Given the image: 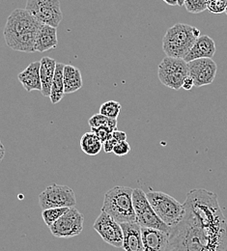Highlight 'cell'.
I'll return each mask as SVG.
<instances>
[{"mask_svg":"<svg viewBox=\"0 0 227 251\" xmlns=\"http://www.w3.org/2000/svg\"><path fill=\"white\" fill-rule=\"evenodd\" d=\"M75 191L67 186L51 185L39 194V205L42 210L51 208H75L76 205Z\"/></svg>","mask_w":227,"mask_h":251,"instance_id":"9c48e42d","label":"cell"},{"mask_svg":"<svg viewBox=\"0 0 227 251\" xmlns=\"http://www.w3.org/2000/svg\"><path fill=\"white\" fill-rule=\"evenodd\" d=\"M146 196L155 213L168 227L173 228L182 221L185 207L174 197L162 191L153 190H149Z\"/></svg>","mask_w":227,"mask_h":251,"instance_id":"5b68a950","label":"cell"},{"mask_svg":"<svg viewBox=\"0 0 227 251\" xmlns=\"http://www.w3.org/2000/svg\"><path fill=\"white\" fill-rule=\"evenodd\" d=\"M209 0H185L184 6L189 13L199 14L207 10Z\"/></svg>","mask_w":227,"mask_h":251,"instance_id":"d4e9b609","label":"cell"},{"mask_svg":"<svg viewBox=\"0 0 227 251\" xmlns=\"http://www.w3.org/2000/svg\"><path fill=\"white\" fill-rule=\"evenodd\" d=\"M184 207V218L171 228L165 251H227V220L217 194L192 190Z\"/></svg>","mask_w":227,"mask_h":251,"instance_id":"6da1fadb","label":"cell"},{"mask_svg":"<svg viewBox=\"0 0 227 251\" xmlns=\"http://www.w3.org/2000/svg\"><path fill=\"white\" fill-rule=\"evenodd\" d=\"M158 76L164 86L178 91L188 76L187 62L184 59L166 56L158 66Z\"/></svg>","mask_w":227,"mask_h":251,"instance_id":"ba28073f","label":"cell"},{"mask_svg":"<svg viewBox=\"0 0 227 251\" xmlns=\"http://www.w3.org/2000/svg\"><path fill=\"white\" fill-rule=\"evenodd\" d=\"M188 75H190L195 83V87H202L214 82L218 66L211 58H201L187 63Z\"/></svg>","mask_w":227,"mask_h":251,"instance_id":"7c38bea8","label":"cell"},{"mask_svg":"<svg viewBox=\"0 0 227 251\" xmlns=\"http://www.w3.org/2000/svg\"><path fill=\"white\" fill-rule=\"evenodd\" d=\"M216 44L215 41L208 35L199 36L191 50L184 57L186 62H191L201 58H213L216 53Z\"/></svg>","mask_w":227,"mask_h":251,"instance_id":"5bb4252c","label":"cell"},{"mask_svg":"<svg viewBox=\"0 0 227 251\" xmlns=\"http://www.w3.org/2000/svg\"><path fill=\"white\" fill-rule=\"evenodd\" d=\"M225 13H226V14H227V9H226V12H225Z\"/></svg>","mask_w":227,"mask_h":251,"instance_id":"e575fe53","label":"cell"},{"mask_svg":"<svg viewBox=\"0 0 227 251\" xmlns=\"http://www.w3.org/2000/svg\"><path fill=\"white\" fill-rule=\"evenodd\" d=\"M227 0H209L207 10L212 14H222L226 12Z\"/></svg>","mask_w":227,"mask_h":251,"instance_id":"484cf974","label":"cell"},{"mask_svg":"<svg viewBox=\"0 0 227 251\" xmlns=\"http://www.w3.org/2000/svg\"><path fill=\"white\" fill-rule=\"evenodd\" d=\"M93 229L101 236V238L109 246L117 249L123 248V230L116 220L109 215L101 211L100 216L93 224Z\"/></svg>","mask_w":227,"mask_h":251,"instance_id":"8fae6325","label":"cell"},{"mask_svg":"<svg viewBox=\"0 0 227 251\" xmlns=\"http://www.w3.org/2000/svg\"><path fill=\"white\" fill-rule=\"evenodd\" d=\"M83 228V215L77 209L70 208L59 220L50 227V230L55 238L70 239L78 236Z\"/></svg>","mask_w":227,"mask_h":251,"instance_id":"30bf717a","label":"cell"},{"mask_svg":"<svg viewBox=\"0 0 227 251\" xmlns=\"http://www.w3.org/2000/svg\"><path fill=\"white\" fill-rule=\"evenodd\" d=\"M130 152V144L126 141H121V142H118L114 149H113V152L116 156L118 157H123V156H126L128 155Z\"/></svg>","mask_w":227,"mask_h":251,"instance_id":"83f0119b","label":"cell"},{"mask_svg":"<svg viewBox=\"0 0 227 251\" xmlns=\"http://www.w3.org/2000/svg\"><path fill=\"white\" fill-rule=\"evenodd\" d=\"M64 67H65V64L63 63L57 62L56 64V69H55L54 77L52 81L50 96V99L52 104L58 103L64 98V95H65L64 79H63Z\"/></svg>","mask_w":227,"mask_h":251,"instance_id":"ffe728a7","label":"cell"},{"mask_svg":"<svg viewBox=\"0 0 227 251\" xmlns=\"http://www.w3.org/2000/svg\"><path fill=\"white\" fill-rule=\"evenodd\" d=\"M57 44V28L42 24L36 37L35 51H49L50 50L56 49Z\"/></svg>","mask_w":227,"mask_h":251,"instance_id":"2e32d148","label":"cell"},{"mask_svg":"<svg viewBox=\"0 0 227 251\" xmlns=\"http://www.w3.org/2000/svg\"><path fill=\"white\" fill-rule=\"evenodd\" d=\"M121 111V104L116 100H108L103 102L100 107V112L101 115L111 118L117 119Z\"/></svg>","mask_w":227,"mask_h":251,"instance_id":"7402d4cb","label":"cell"},{"mask_svg":"<svg viewBox=\"0 0 227 251\" xmlns=\"http://www.w3.org/2000/svg\"><path fill=\"white\" fill-rule=\"evenodd\" d=\"M143 251H165L170 237V232L158 229L141 227Z\"/></svg>","mask_w":227,"mask_h":251,"instance_id":"4fadbf2b","label":"cell"},{"mask_svg":"<svg viewBox=\"0 0 227 251\" xmlns=\"http://www.w3.org/2000/svg\"><path fill=\"white\" fill-rule=\"evenodd\" d=\"M133 188L117 186L105 192L101 212L106 213L118 223L135 221L132 203Z\"/></svg>","mask_w":227,"mask_h":251,"instance_id":"277c9868","label":"cell"},{"mask_svg":"<svg viewBox=\"0 0 227 251\" xmlns=\"http://www.w3.org/2000/svg\"><path fill=\"white\" fill-rule=\"evenodd\" d=\"M25 10L41 24L57 28L63 20L59 0H27Z\"/></svg>","mask_w":227,"mask_h":251,"instance_id":"52a82bcc","label":"cell"},{"mask_svg":"<svg viewBox=\"0 0 227 251\" xmlns=\"http://www.w3.org/2000/svg\"><path fill=\"white\" fill-rule=\"evenodd\" d=\"M112 137L115 138L118 142L126 141V140H127V134H126V132L121 131V130H117V129L112 132Z\"/></svg>","mask_w":227,"mask_h":251,"instance_id":"4dcf8cb0","label":"cell"},{"mask_svg":"<svg viewBox=\"0 0 227 251\" xmlns=\"http://www.w3.org/2000/svg\"><path fill=\"white\" fill-rule=\"evenodd\" d=\"M41 25L27 10H14L3 31L6 45L17 51L35 52L36 37Z\"/></svg>","mask_w":227,"mask_h":251,"instance_id":"7a4b0ae2","label":"cell"},{"mask_svg":"<svg viewBox=\"0 0 227 251\" xmlns=\"http://www.w3.org/2000/svg\"><path fill=\"white\" fill-rule=\"evenodd\" d=\"M120 225L124 235L122 249L125 251H143L140 225L136 221L120 223Z\"/></svg>","mask_w":227,"mask_h":251,"instance_id":"9a60e30c","label":"cell"},{"mask_svg":"<svg viewBox=\"0 0 227 251\" xmlns=\"http://www.w3.org/2000/svg\"><path fill=\"white\" fill-rule=\"evenodd\" d=\"M4 156H5V147H4L3 143L0 140V162L3 160Z\"/></svg>","mask_w":227,"mask_h":251,"instance_id":"1f68e13d","label":"cell"},{"mask_svg":"<svg viewBox=\"0 0 227 251\" xmlns=\"http://www.w3.org/2000/svg\"><path fill=\"white\" fill-rule=\"evenodd\" d=\"M70 208H51L43 210L42 218L46 225L50 227L56 220H59Z\"/></svg>","mask_w":227,"mask_h":251,"instance_id":"603a6c76","label":"cell"},{"mask_svg":"<svg viewBox=\"0 0 227 251\" xmlns=\"http://www.w3.org/2000/svg\"><path fill=\"white\" fill-rule=\"evenodd\" d=\"M162 1L165 2L166 4L170 5V6H176V5H178L177 0H162Z\"/></svg>","mask_w":227,"mask_h":251,"instance_id":"d6a6232c","label":"cell"},{"mask_svg":"<svg viewBox=\"0 0 227 251\" xmlns=\"http://www.w3.org/2000/svg\"><path fill=\"white\" fill-rule=\"evenodd\" d=\"M132 203L135 213V221L144 228L158 229L163 232H170L171 228L162 222L155 213L146 193L141 188H134L132 191Z\"/></svg>","mask_w":227,"mask_h":251,"instance_id":"8992f818","label":"cell"},{"mask_svg":"<svg viewBox=\"0 0 227 251\" xmlns=\"http://www.w3.org/2000/svg\"><path fill=\"white\" fill-rule=\"evenodd\" d=\"M118 143V141L113 138L111 136V138H109L108 140H106L104 143H102V147H103V151L108 154V153H112L113 152V149L115 147V145Z\"/></svg>","mask_w":227,"mask_h":251,"instance_id":"f1b7e54d","label":"cell"},{"mask_svg":"<svg viewBox=\"0 0 227 251\" xmlns=\"http://www.w3.org/2000/svg\"><path fill=\"white\" fill-rule=\"evenodd\" d=\"M91 131L97 135L99 139L102 143H104L106 140L111 138L112 132L114 131V129H112L109 126H99V127H91Z\"/></svg>","mask_w":227,"mask_h":251,"instance_id":"4316f807","label":"cell"},{"mask_svg":"<svg viewBox=\"0 0 227 251\" xmlns=\"http://www.w3.org/2000/svg\"><path fill=\"white\" fill-rule=\"evenodd\" d=\"M177 2H178V6H180V7H182V6H184V3H185V0H177Z\"/></svg>","mask_w":227,"mask_h":251,"instance_id":"836d02e7","label":"cell"},{"mask_svg":"<svg viewBox=\"0 0 227 251\" xmlns=\"http://www.w3.org/2000/svg\"><path fill=\"white\" fill-rule=\"evenodd\" d=\"M193 87H195L194 80H193V78H192L190 75H188V76L184 79V81H183L182 88L185 89V90H187V91H190V90L193 89Z\"/></svg>","mask_w":227,"mask_h":251,"instance_id":"f546056e","label":"cell"},{"mask_svg":"<svg viewBox=\"0 0 227 251\" xmlns=\"http://www.w3.org/2000/svg\"><path fill=\"white\" fill-rule=\"evenodd\" d=\"M40 63V78L42 83L41 93L44 97L50 98L57 62L50 57H43Z\"/></svg>","mask_w":227,"mask_h":251,"instance_id":"ac0fdd59","label":"cell"},{"mask_svg":"<svg viewBox=\"0 0 227 251\" xmlns=\"http://www.w3.org/2000/svg\"><path fill=\"white\" fill-rule=\"evenodd\" d=\"M200 36V30L195 26L176 24L170 27L162 39V50L168 57L184 59Z\"/></svg>","mask_w":227,"mask_h":251,"instance_id":"3957f363","label":"cell"},{"mask_svg":"<svg viewBox=\"0 0 227 251\" xmlns=\"http://www.w3.org/2000/svg\"><path fill=\"white\" fill-rule=\"evenodd\" d=\"M63 79L65 94H72L78 91L83 84L80 70L73 65H65Z\"/></svg>","mask_w":227,"mask_h":251,"instance_id":"d6986e66","label":"cell"},{"mask_svg":"<svg viewBox=\"0 0 227 251\" xmlns=\"http://www.w3.org/2000/svg\"><path fill=\"white\" fill-rule=\"evenodd\" d=\"M80 148L88 156H97L101 151L102 142L94 132H85L80 138Z\"/></svg>","mask_w":227,"mask_h":251,"instance_id":"44dd1931","label":"cell"},{"mask_svg":"<svg viewBox=\"0 0 227 251\" xmlns=\"http://www.w3.org/2000/svg\"><path fill=\"white\" fill-rule=\"evenodd\" d=\"M88 124L90 127H99V126H109L112 129H117V119H111L98 113L90 117L88 120Z\"/></svg>","mask_w":227,"mask_h":251,"instance_id":"cb8c5ba5","label":"cell"},{"mask_svg":"<svg viewBox=\"0 0 227 251\" xmlns=\"http://www.w3.org/2000/svg\"><path fill=\"white\" fill-rule=\"evenodd\" d=\"M40 61L30 63L27 68L19 74L18 77L23 87L27 91H41L42 83L40 78Z\"/></svg>","mask_w":227,"mask_h":251,"instance_id":"e0dca14e","label":"cell"}]
</instances>
